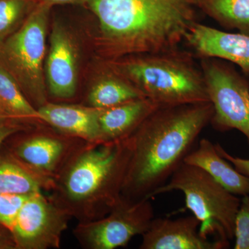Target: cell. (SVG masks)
<instances>
[{
	"mask_svg": "<svg viewBox=\"0 0 249 249\" xmlns=\"http://www.w3.org/2000/svg\"><path fill=\"white\" fill-rule=\"evenodd\" d=\"M184 40L201 58L229 60L249 74V35L225 32L195 22Z\"/></svg>",
	"mask_w": 249,
	"mask_h": 249,
	"instance_id": "4fadbf2b",
	"label": "cell"
},
{
	"mask_svg": "<svg viewBox=\"0 0 249 249\" xmlns=\"http://www.w3.org/2000/svg\"><path fill=\"white\" fill-rule=\"evenodd\" d=\"M215 147L218 153L220 155L221 157L231 163L234 165V168L239 173L249 178V160H245V159L240 158V157H233V156L228 153L219 144L215 145Z\"/></svg>",
	"mask_w": 249,
	"mask_h": 249,
	"instance_id": "d4e9b609",
	"label": "cell"
},
{
	"mask_svg": "<svg viewBox=\"0 0 249 249\" xmlns=\"http://www.w3.org/2000/svg\"><path fill=\"white\" fill-rule=\"evenodd\" d=\"M107 62L159 107L210 102L201 67L178 48Z\"/></svg>",
	"mask_w": 249,
	"mask_h": 249,
	"instance_id": "277c9868",
	"label": "cell"
},
{
	"mask_svg": "<svg viewBox=\"0 0 249 249\" xmlns=\"http://www.w3.org/2000/svg\"><path fill=\"white\" fill-rule=\"evenodd\" d=\"M38 0H0V43L22 25Z\"/></svg>",
	"mask_w": 249,
	"mask_h": 249,
	"instance_id": "44dd1931",
	"label": "cell"
},
{
	"mask_svg": "<svg viewBox=\"0 0 249 249\" xmlns=\"http://www.w3.org/2000/svg\"><path fill=\"white\" fill-rule=\"evenodd\" d=\"M27 124L25 123L14 119L0 120V155L6 141L14 134L27 129L29 126Z\"/></svg>",
	"mask_w": 249,
	"mask_h": 249,
	"instance_id": "cb8c5ba5",
	"label": "cell"
},
{
	"mask_svg": "<svg viewBox=\"0 0 249 249\" xmlns=\"http://www.w3.org/2000/svg\"><path fill=\"white\" fill-rule=\"evenodd\" d=\"M235 222V249H249V195L243 196Z\"/></svg>",
	"mask_w": 249,
	"mask_h": 249,
	"instance_id": "603a6c76",
	"label": "cell"
},
{
	"mask_svg": "<svg viewBox=\"0 0 249 249\" xmlns=\"http://www.w3.org/2000/svg\"><path fill=\"white\" fill-rule=\"evenodd\" d=\"M45 73L47 93L54 101H69L78 92L79 49L66 26L54 22L51 31Z\"/></svg>",
	"mask_w": 249,
	"mask_h": 249,
	"instance_id": "8fae6325",
	"label": "cell"
},
{
	"mask_svg": "<svg viewBox=\"0 0 249 249\" xmlns=\"http://www.w3.org/2000/svg\"><path fill=\"white\" fill-rule=\"evenodd\" d=\"M214 109L211 102L159 107L129 137L132 155L121 196L150 199L183 163Z\"/></svg>",
	"mask_w": 249,
	"mask_h": 249,
	"instance_id": "6da1fadb",
	"label": "cell"
},
{
	"mask_svg": "<svg viewBox=\"0 0 249 249\" xmlns=\"http://www.w3.org/2000/svg\"><path fill=\"white\" fill-rule=\"evenodd\" d=\"M53 180L37 175L9 154L0 155V194L31 196L50 191Z\"/></svg>",
	"mask_w": 249,
	"mask_h": 249,
	"instance_id": "ac0fdd59",
	"label": "cell"
},
{
	"mask_svg": "<svg viewBox=\"0 0 249 249\" xmlns=\"http://www.w3.org/2000/svg\"><path fill=\"white\" fill-rule=\"evenodd\" d=\"M71 217L42 192L23 204L11 232L16 249H60Z\"/></svg>",
	"mask_w": 249,
	"mask_h": 249,
	"instance_id": "30bf717a",
	"label": "cell"
},
{
	"mask_svg": "<svg viewBox=\"0 0 249 249\" xmlns=\"http://www.w3.org/2000/svg\"><path fill=\"white\" fill-rule=\"evenodd\" d=\"M101 109L83 104L49 101L37 110L43 124L83 142L98 143Z\"/></svg>",
	"mask_w": 249,
	"mask_h": 249,
	"instance_id": "5bb4252c",
	"label": "cell"
},
{
	"mask_svg": "<svg viewBox=\"0 0 249 249\" xmlns=\"http://www.w3.org/2000/svg\"><path fill=\"white\" fill-rule=\"evenodd\" d=\"M0 105L15 120L27 124H43L37 108L34 107L26 97L12 75L1 65Z\"/></svg>",
	"mask_w": 249,
	"mask_h": 249,
	"instance_id": "d6986e66",
	"label": "cell"
},
{
	"mask_svg": "<svg viewBox=\"0 0 249 249\" xmlns=\"http://www.w3.org/2000/svg\"><path fill=\"white\" fill-rule=\"evenodd\" d=\"M106 69L89 87L83 105L105 109L145 97L129 80L106 62Z\"/></svg>",
	"mask_w": 249,
	"mask_h": 249,
	"instance_id": "e0dca14e",
	"label": "cell"
},
{
	"mask_svg": "<svg viewBox=\"0 0 249 249\" xmlns=\"http://www.w3.org/2000/svg\"><path fill=\"white\" fill-rule=\"evenodd\" d=\"M131 155L129 138L84 142L54 178L49 197L78 222L105 217L120 198Z\"/></svg>",
	"mask_w": 249,
	"mask_h": 249,
	"instance_id": "3957f363",
	"label": "cell"
},
{
	"mask_svg": "<svg viewBox=\"0 0 249 249\" xmlns=\"http://www.w3.org/2000/svg\"><path fill=\"white\" fill-rule=\"evenodd\" d=\"M51 8L38 1L22 25L0 43V65L37 109L49 102L45 64Z\"/></svg>",
	"mask_w": 249,
	"mask_h": 249,
	"instance_id": "8992f818",
	"label": "cell"
},
{
	"mask_svg": "<svg viewBox=\"0 0 249 249\" xmlns=\"http://www.w3.org/2000/svg\"><path fill=\"white\" fill-rule=\"evenodd\" d=\"M107 60L178 48L196 22L193 0H91Z\"/></svg>",
	"mask_w": 249,
	"mask_h": 249,
	"instance_id": "7a4b0ae2",
	"label": "cell"
},
{
	"mask_svg": "<svg viewBox=\"0 0 249 249\" xmlns=\"http://www.w3.org/2000/svg\"><path fill=\"white\" fill-rule=\"evenodd\" d=\"M2 119H14L11 116L6 112V110L1 107V105H0V120H2ZM15 120V119H14Z\"/></svg>",
	"mask_w": 249,
	"mask_h": 249,
	"instance_id": "83f0119b",
	"label": "cell"
},
{
	"mask_svg": "<svg viewBox=\"0 0 249 249\" xmlns=\"http://www.w3.org/2000/svg\"><path fill=\"white\" fill-rule=\"evenodd\" d=\"M196 7L221 25L249 36V0H193Z\"/></svg>",
	"mask_w": 249,
	"mask_h": 249,
	"instance_id": "ffe728a7",
	"label": "cell"
},
{
	"mask_svg": "<svg viewBox=\"0 0 249 249\" xmlns=\"http://www.w3.org/2000/svg\"><path fill=\"white\" fill-rule=\"evenodd\" d=\"M174 191L182 192L186 207L200 222L199 232L205 237L215 232L227 242L234 237L236 214L241 200L217 183L204 170L183 163L150 199Z\"/></svg>",
	"mask_w": 249,
	"mask_h": 249,
	"instance_id": "5b68a950",
	"label": "cell"
},
{
	"mask_svg": "<svg viewBox=\"0 0 249 249\" xmlns=\"http://www.w3.org/2000/svg\"><path fill=\"white\" fill-rule=\"evenodd\" d=\"M31 196L0 194V225L11 231L21 208Z\"/></svg>",
	"mask_w": 249,
	"mask_h": 249,
	"instance_id": "7402d4cb",
	"label": "cell"
},
{
	"mask_svg": "<svg viewBox=\"0 0 249 249\" xmlns=\"http://www.w3.org/2000/svg\"><path fill=\"white\" fill-rule=\"evenodd\" d=\"M0 249H16V243L9 229L0 225Z\"/></svg>",
	"mask_w": 249,
	"mask_h": 249,
	"instance_id": "484cf974",
	"label": "cell"
},
{
	"mask_svg": "<svg viewBox=\"0 0 249 249\" xmlns=\"http://www.w3.org/2000/svg\"><path fill=\"white\" fill-rule=\"evenodd\" d=\"M158 107L151 100L143 97L101 109L98 143H110L129 139Z\"/></svg>",
	"mask_w": 249,
	"mask_h": 249,
	"instance_id": "9a60e30c",
	"label": "cell"
},
{
	"mask_svg": "<svg viewBox=\"0 0 249 249\" xmlns=\"http://www.w3.org/2000/svg\"><path fill=\"white\" fill-rule=\"evenodd\" d=\"M201 69L214 112L211 122L221 130L235 129L249 142V88L227 65L202 58Z\"/></svg>",
	"mask_w": 249,
	"mask_h": 249,
	"instance_id": "ba28073f",
	"label": "cell"
},
{
	"mask_svg": "<svg viewBox=\"0 0 249 249\" xmlns=\"http://www.w3.org/2000/svg\"><path fill=\"white\" fill-rule=\"evenodd\" d=\"M91 0H38L40 2L49 5L51 7L54 5L67 4H88Z\"/></svg>",
	"mask_w": 249,
	"mask_h": 249,
	"instance_id": "4316f807",
	"label": "cell"
},
{
	"mask_svg": "<svg viewBox=\"0 0 249 249\" xmlns=\"http://www.w3.org/2000/svg\"><path fill=\"white\" fill-rule=\"evenodd\" d=\"M183 162L199 167L228 191L235 196L249 195V178L239 173L221 157L211 141L202 139L198 146L186 156Z\"/></svg>",
	"mask_w": 249,
	"mask_h": 249,
	"instance_id": "2e32d148",
	"label": "cell"
},
{
	"mask_svg": "<svg viewBox=\"0 0 249 249\" xmlns=\"http://www.w3.org/2000/svg\"><path fill=\"white\" fill-rule=\"evenodd\" d=\"M154 218L150 199L132 201L121 196L109 213L96 220L78 222L73 234L83 249H114L142 235Z\"/></svg>",
	"mask_w": 249,
	"mask_h": 249,
	"instance_id": "52a82bcc",
	"label": "cell"
},
{
	"mask_svg": "<svg viewBox=\"0 0 249 249\" xmlns=\"http://www.w3.org/2000/svg\"><path fill=\"white\" fill-rule=\"evenodd\" d=\"M200 222L194 215L171 219L154 218L142 235L141 249H219L227 247L221 240L211 241L201 235Z\"/></svg>",
	"mask_w": 249,
	"mask_h": 249,
	"instance_id": "7c38bea8",
	"label": "cell"
},
{
	"mask_svg": "<svg viewBox=\"0 0 249 249\" xmlns=\"http://www.w3.org/2000/svg\"><path fill=\"white\" fill-rule=\"evenodd\" d=\"M29 127L13 135L9 152L34 173L53 180L72 154L84 142L48 124Z\"/></svg>",
	"mask_w": 249,
	"mask_h": 249,
	"instance_id": "9c48e42d",
	"label": "cell"
}]
</instances>
